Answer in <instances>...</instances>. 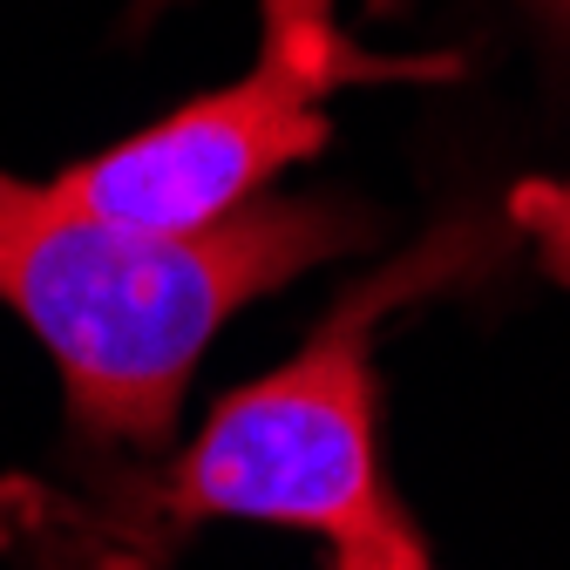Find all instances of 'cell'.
I'll return each instance as SVG.
<instances>
[{
  "instance_id": "cell-1",
  "label": "cell",
  "mask_w": 570,
  "mask_h": 570,
  "mask_svg": "<svg viewBox=\"0 0 570 570\" xmlns=\"http://www.w3.org/2000/svg\"><path fill=\"white\" fill-rule=\"evenodd\" d=\"M361 238L367 218L340 197H258L218 225L157 232L0 170V306L48 346L68 428L96 449H157L204 346Z\"/></svg>"
},
{
  "instance_id": "cell-2",
  "label": "cell",
  "mask_w": 570,
  "mask_h": 570,
  "mask_svg": "<svg viewBox=\"0 0 570 570\" xmlns=\"http://www.w3.org/2000/svg\"><path fill=\"white\" fill-rule=\"evenodd\" d=\"M475 258V225L421 238L353 293H340V306L306 333L285 367L225 394L218 414L197 428V442L150 489L142 523H157V543L197 523H272L313 530L326 543H353L394 523L401 503L387 495L374 442V333L394 306L455 285Z\"/></svg>"
},
{
  "instance_id": "cell-3",
  "label": "cell",
  "mask_w": 570,
  "mask_h": 570,
  "mask_svg": "<svg viewBox=\"0 0 570 570\" xmlns=\"http://www.w3.org/2000/svg\"><path fill=\"white\" fill-rule=\"evenodd\" d=\"M449 68L455 61L361 55L353 35L333 21V0H265V41L238 82L204 89L170 116L116 136L109 150L68 164L55 190L102 210V218L197 232L258 204L272 177L326 150L333 89L387 82V76H449Z\"/></svg>"
},
{
  "instance_id": "cell-4",
  "label": "cell",
  "mask_w": 570,
  "mask_h": 570,
  "mask_svg": "<svg viewBox=\"0 0 570 570\" xmlns=\"http://www.w3.org/2000/svg\"><path fill=\"white\" fill-rule=\"evenodd\" d=\"M510 218L530 232L537 265L557 285H570V177H523L510 190Z\"/></svg>"
},
{
  "instance_id": "cell-5",
  "label": "cell",
  "mask_w": 570,
  "mask_h": 570,
  "mask_svg": "<svg viewBox=\"0 0 570 570\" xmlns=\"http://www.w3.org/2000/svg\"><path fill=\"white\" fill-rule=\"evenodd\" d=\"M333 570H428V550H421L414 523L394 517V523L353 537V543H333Z\"/></svg>"
}]
</instances>
